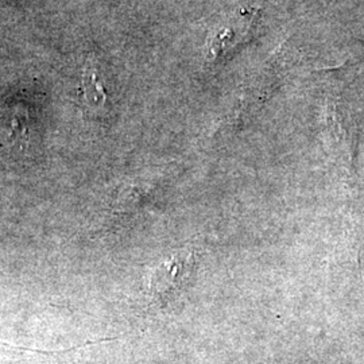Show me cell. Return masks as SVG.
<instances>
[{"instance_id":"cell-1","label":"cell","mask_w":364,"mask_h":364,"mask_svg":"<svg viewBox=\"0 0 364 364\" xmlns=\"http://www.w3.org/2000/svg\"><path fill=\"white\" fill-rule=\"evenodd\" d=\"M195 264L191 252H177L156 264L149 275L147 291L156 302L166 304L176 299L188 282Z\"/></svg>"}]
</instances>
